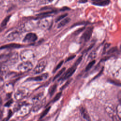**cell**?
<instances>
[{
  "mask_svg": "<svg viewBox=\"0 0 121 121\" xmlns=\"http://www.w3.org/2000/svg\"><path fill=\"white\" fill-rule=\"evenodd\" d=\"M10 16H11L10 15L8 16H7V17H6L3 19V20L2 21L1 24L0 29H3L4 27H5V26L7 25V24L8 21H9V19H10Z\"/></svg>",
  "mask_w": 121,
  "mask_h": 121,
  "instance_id": "16",
  "label": "cell"
},
{
  "mask_svg": "<svg viewBox=\"0 0 121 121\" xmlns=\"http://www.w3.org/2000/svg\"><path fill=\"white\" fill-rule=\"evenodd\" d=\"M117 115L119 118V119H121V105L119 104L117 107Z\"/></svg>",
  "mask_w": 121,
  "mask_h": 121,
  "instance_id": "28",
  "label": "cell"
},
{
  "mask_svg": "<svg viewBox=\"0 0 121 121\" xmlns=\"http://www.w3.org/2000/svg\"><path fill=\"white\" fill-rule=\"evenodd\" d=\"M76 67L73 66V67L69 69L65 72V73L62 75V76L61 77V78L60 79H61L62 80H65V79H66L67 78H69L75 72V71L76 70Z\"/></svg>",
  "mask_w": 121,
  "mask_h": 121,
  "instance_id": "9",
  "label": "cell"
},
{
  "mask_svg": "<svg viewBox=\"0 0 121 121\" xmlns=\"http://www.w3.org/2000/svg\"><path fill=\"white\" fill-rule=\"evenodd\" d=\"M95 60H91V61L87 64V65L86 66V69H85V70H86V71H88V70H89L93 67V66L95 64Z\"/></svg>",
  "mask_w": 121,
  "mask_h": 121,
  "instance_id": "19",
  "label": "cell"
},
{
  "mask_svg": "<svg viewBox=\"0 0 121 121\" xmlns=\"http://www.w3.org/2000/svg\"><path fill=\"white\" fill-rule=\"evenodd\" d=\"M93 1V3H95V2H99L100 1H102L103 0H91Z\"/></svg>",
  "mask_w": 121,
  "mask_h": 121,
  "instance_id": "33",
  "label": "cell"
},
{
  "mask_svg": "<svg viewBox=\"0 0 121 121\" xmlns=\"http://www.w3.org/2000/svg\"><path fill=\"white\" fill-rule=\"evenodd\" d=\"M24 96V92H23V90H18L17 91V92L16 93L15 95V98L17 99H20L21 98H22V97H23V96Z\"/></svg>",
  "mask_w": 121,
  "mask_h": 121,
  "instance_id": "15",
  "label": "cell"
},
{
  "mask_svg": "<svg viewBox=\"0 0 121 121\" xmlns=\"http://www.w3.org/2000/svg\"><path fill=\"white\" fill-rule=\"evenodd\" d=\"M44 3H51L52 2L53 0H43Z\"/></svg>",
  "mask_w": 121,
  "mask_h": 121,
  "instance_id": "32",
  "label": "cell"
},
{
  "mask_svg": "<svg viewBox=\"0 0 121 121\" xmlns=\"http://www.w3.org/2000/svg\"><path fill=\"white\" fill-rule=\"evenodd\" d=\"M86 1H87V0H81L80 1V2H81V3H85V2H86Z\"/></svg>",
  "mask_w": 121,
  "mask_h": 121,
  "instance_id": "34",
  "label": "cell"
},
{
  "mask_svg": "<svg viewBox=\"0 0 121 121\" xmlns=\"http://www.w3.org/2000/svg\"><path fill=\"white\" fill-rule=\"evenodd\" d=\"M67 15H68V14L66 13V14H62V15H60V16H59L58 17L56 18V19H55V22H59V21L62 20V19L64 18L67 16Z\"/></svg>",
  "mask_w": 121,
  "mask_h": 121,
  "instance_id": "23",
  "label": "cell"
},
{
  "mask_svg": "<svg viewBox=\"0 0 121 121\" xmlns=\"http://www.w3.org/2000/svg\"><path fill=\"white\" fill-rule=\"evenodd\" d=\"M117 51H118V48L116 47H113L111 48V49H110L108 51L107 53L108 54H112V53L115 52Z\"/></svg>",
  "mask_w": 121,
  "mask_h": 121,
  "instance_id": "22",
  "label": "cell"
},
{
  "mask_svg": "<svg viewBox=\"0 0 121 121\" xmlns=\"http://www.w3.org/2000/svg\"><path fill=\"white\" fill-rule=\"evenodd\" d=\"M57 87V84H55L53 85L50 87V88L49 89V94H50V95L51 96L53 94H54V93L55 92Z\"/></svg>",
  "mask_w": 121,
  "mask_h": 121,
  "instance_id": "17",
  "label": "cell"
},
{
  "mask_svg": "<svg viewBox=\"0 0 121 121\" xmlns=\"http://www.w3.org/2000/svg\"><path fill=\"white\" fill-rule=\"evenodd\" d=\"M63 63V60H62V61H60V63H59L57 65V66H56V68H55V69H54V70L53 72H55L57 70H58V69H59L60 68V67L62 66V65Z\"/></svg>",
  "mask_w": 121,
  "mask_h": 121,
  "instance_id": "26",
  "label": "cell"
},
{
  "mask_svg": "<svg viewBox=\"0 0 121 121\" xmlns=\"http://www.w3.org/2000/svg\"><path fill=\"white\" fill-rule=\"evenodd\" d=\"M110 2V0H103L99 2L93 3V4L95 5L99 6H105L109 5Z\"/></svg>",
  "mask_w": 121,
  "mask_h": 121,
  "instance_id": "14",
  "label": "cell"
},
{
  "mask_svg": "<svg viewBox=\"0 0 121 121\" xmlns=\"http://www.w3.org/2000/svg\"><path fill=\"white\" fill-rule=\"evenodd\" d=\"M80 112L81 113L83 116V117L87 121H91V118L90 117V116L86 111V110L85 109V107H82L80 108Z\"/></svg>",
  "mask_w": 121,
  "mask_h": 121,
  "instance_id": "12",
  "label": "cell"
},
{
  "mask_svg": "<svg viewBox=\"0 0 121 121\" xmlns=\"http://www.w3.org/2000/svg\"><path fill=\"white\" fill-rule=\"evenodd\" d=\"M52 24V19L51 16L41 18L38 22V27L43 30L50 28Z\"/></svg>",
  "mask_w": 121,
  "mask_h": 121,
  "instance_id": "1",
  "label": "cell"
},
{
  "mask_svg": "<svg viewBox=\"0 0 121 121\" xmlns=\"http://www.w3.org/2000/svg\"><path fill=\"white\" fill-rule=\"evenodd\" d=\"M50 108H51V107H48L47 108H46L43 111V112L42 113V114H41V116H40V119L43 118L44 116H45L47 113L48 112H49V110H50Z\"/></svg>",
  "mask_w": 121,
  "mask_h": 121,
  "instance_id": "21",
  "label": "cell"
},
{
  "mask_svg": "<svg viewBox=\"0 0 121 121\" xmlns=\"http://www.w3.org/2000/svg\"><path fill=\"white\" fill-rule=\"evenodd\" d=\"M65 69H66V68H62L61 69H60V70L58 72V73L54 76V78H53V80H55V79H56L57 78H59L60 75H61L63 74V73L65 71Z\"/></svg>",
  "mask_w": 121,
  "mask_h": 121,
  "instance_id": "20",
  "label": "cell"
},
{
  "mask_svg": "<svg viewBox=\"0 0 121 121\" xmlns=\"http://www.w3.org/2000/svg\"><path fill=\"white\" fill-rule=\"evenodd\" d=\"M47 61L45 60H40L35 67L34 73L35 74H39L43 72L46 67Z\"/></svg>",
  "mask_w": 121,
  "mask_h": 121,
  "instance_id": "6",
  "label": "cell"
},
{
  "mask_svg": "<svg viewBox=\"0 0 121 121\" xmlns=\"http://www.w3.org/2000/svg\"><path fill=\"white\" fill-rule=\"evenodd\" d=\"M38 21H37L36 19L30 20L25 23L22 26H21V27L23 31H30L35 28L36 27H38Z\"/></svg>",
  "mask_w": 121,
  "mask_h": 121,
  "instance_id": "2",
  "label": "cell"
},
{
  "mask_svg": "<svg viewBox=\"0 0 121 121\" xmlns=\"http://www.w3.org/2000/svg\"><path fill=\"white\" fill-rule=\"evenodd\" d=\"M33 65L30 61H24L17 66L18 70L22 72H27L33 68Z\"/></svg>",
  "mask_w": 121,
  "mask_h": 121,
  "instance_id": "3",
  "label": "cell"
},
{
  "mask_svg": "<svg viewBox=\"0 0 121 121\" xmlns=\"http://www.w3.org/2000/svg\"><path fill=\"white\" fill-rule=\"evenodd\" d=\"M70 21V18L69 17H65L64 19L62 20L58 25L57 26L58 28H60L61 27H63V26L67 25L68 23H69Z\"/></svg>",
  "mask_w": 121,
  "mask_h": 121,
  "instance_id": "13",
  "label": "cell"
},
{
  "mask_svg": "<svg viewBox=\"0 0 121 121\" xmlns=\"http://www.w3.org/2000/svg\"><path fill=\"white\" fill-rule=\"evenodd\" d=\"M34 53L31 50H26L23 51L21 53V59L24 61H30L33 59Z\"/></svg>",
  "mask_w": 121,
  "mask_h": 121,
  "instance_id": "4",
  "label": "cell"
},
{
  "mask_svg": "<svg viewBox=\"0 0 121 121\" xmlns=\"http://www.w3.org/2000/svg\"><path fill=\"white\" fill-rule=\"evenodd\" d=\"M61 95H62V92H60L58 94H57L55 96V97H54L53 99V102H56V101H58L60 98V97H61Z\"/></svg>",
  "mask_w": 121,
  "mask_h": 121,
  "instance_id": "24",
  "label": "cell"
},
{
  "mask_svg": "<svg viewBox=\"0 0 121 121\" xmlns=\"http://www.w3.org/2000/svg\"><path fill=\"white\" fill-rule=\"evenodd\" d=\"M12 103V100H11L9 101L8 102H7V103L6 104L5 106H9Z\"/></svg>",
  "mask_w": 121,
  "mask_h": 121,
  "instance_id": "30",
  "label": "cell"
},
{
  "mask_svg": "<svg viewBox=\"0 0 121 121\" xmlns=\"http://www.w3.org/2000/svg\"><path fill=\"white\" fill-rule=\"evenodd\" d=\"M71 79H70V80H69V81H68L67 82H66V83H65V84L60 88V90H62V89H64L69 84V83L70 82V81H71Z\"/></svg>",
  "mask_w": 121,
  "mask_h": 121,
  "instance_id": "29",
  "label": "cell"
},
{
  "mask_svg": "<svg viewBox=\"0 0 121 121\" xmlns=\"http://www.w3.org/2000/svg\"><path fill=\"white\" fill-rule=\"evenodd\" d=\"M21 46L22 45L21 44L15 43H10V44L3 45L0 48V49L2 50V49H11V48H20Z\"/></svg>",
  "mask_w": 121,
  "mask_h": 121,
  "instance_id": "11",
  "label": "cell"
},
{
  "mask_svg": "<svg viewBox=\"0 0 121 121\" xmlns=\"http://www.w3.org/2000/svg\"><path fill=\"white\" fill-rule=\"evenodd\" d=\"M24 1H25V2H29V1H31L32 0H23Z\"/></svg>",
  "mask_w": 121,
  "mask_h": 121,
  "instance_id": "35",
  "label": "cell"
},
{
  "mask_svg": "<svg viewBox=\"0 0 121 121\" xmlns=\"http://www.w3.org/2000/svg\"><path fill=\"white\" fill-rule=\"evenodd\" d=\"M23 32L21 27L18 30H14L9 33L7 36V40L8 41H12L17 38L20 35V34Z\"/></svg>",
  "mask_w": 121,
  "mask_h": 121,
  "instance_id": "7",
  "label": "cell"
},
{
  "mask_svg": "<svg viewBox=\"0 0 121 121\" xmlns=\"http://www.w3.org/2000/svg\"><path fill=\"white\" fill-rule=\"evenodd\" d=\"M48 77V74L47 73H43V74L34 77L30 78L27 79L29 81H43V80H45Z\"/></svg>",
  "mask_w": 121,
  "mask_h": 121,
  "instance_id": "10",
  "label": "cell"
},
{
  "mask_svg": "<svg viewBox=\"0 0 121 121\" xmlns=\"http://www.w3.org/2000/svg\"><path fill=\"white\" fill-rule=\"evenodd\" d=\"M75 57V55H71V56H70V57H69V58H68V59H67V60L66 61H69V60H71V59H73L74 57Z\"/></svg>",
  "mask_w": 121,
  "mask_h": 121,
  "instance_id": "31",
  "label": "cell"
},
{
  "mask_svg": "<svg viewBox=\"0 0 121 121\" xmlns=\"http://www.w3.org/2000/svg\"><path fill=\"white\" fill-rule=\"evenodd\" d=\"M82 56H80V57H79V58L78 59V60H76V61L75 62V64H74L73 66H75V67H77V66L80 63L81 60H82Z\"/></svg>",
  "mask_w": 121,
  "mask_h": 121,
  "instance_id": "25",
  "label": "cell"
},
{
  "mask_svg": "<svg viewBox=\"0 0 121 121\" xmlns=\"http://www.w3.org/2000/svg\"><path fill=\"white\" fill-rule=\"evenodd\" d=\"M45 100L44 99L43 100H42L41 102H40L38 104H37L36 105H35V106L34 107V110L35 111H37L39 109L41 108V107H42L43 106V105L45 104Z\"/></svg>",
  "mask_w": 121,
  "mask_h": 121,
  "instance_id": "18",
  "label": "cell"
},
{
  "mask_svg": "<svg viewBox=\"0 0 121 121\" xmlns=\"http://www.w3.org/2000/svg\"><path fill=\"white\" fill-rule=\"evenodd\" d=\"M93 29H94L93 27L90 26L87 27L86 29V30H85L84 32L83 33V35L81 37V40L82 42H86L90 40L92 36Z\"/></svg>",
  "mask_w": 121,
  "mask_h": 121,
  "instance_id": "5",
  "label": "cell"
},
{
  "mask_svg": "<svg viewBox=\"0 0 121 121\" xmlns=\"http://www.w3.org/2000/svg\"><path fill=\"white\" fill-rule=\"evenodd\" d=\"M37 39V36L35 34L29 33L25 35L23 39V42L26 43H32L35 42Z\"/></svg>",
  "mask_w": 121,
  "mask_h": 121,
  "instance_id": "8",
  "label": "cell"
},
{
  "mask_svg": "<svg viewBox=\"0 0 121 121\" xmlns=\"http://www.w3.org/2000/svg\"><path fill=\"white\" fill-rule=\"evenodd\" d=\"M85 28L84 27H81V28H80L79 29H78L76 31H75V32H74V34L76 35H78L79 33H81L82 31H83V30L85 29Z\"/></svg>",
  "mask_w": 121,
  "mask_h": 121,
  "instance_id": "27",
  "label": "cell"
}]
</instances>
